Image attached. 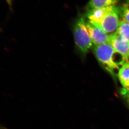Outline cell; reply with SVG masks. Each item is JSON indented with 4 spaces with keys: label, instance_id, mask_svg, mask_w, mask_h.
I'll use <instances>...</instances> for the list:
<instances>
[{
    "label": "cell",
    "instance_id": "obj_1",
    "mask_svg": "<svg viewBox=\"0 0 129 129\" xmlns=\"http://www.w3.org/2000/svg\"><path fill=\"white\" fill-rule=\"evenodd\" d=\"M93 50L96 58L104 68L113 76L115 72L124 64L115 59L117 53L109 43L94 45Z\"/></svg>",
    "mask_w": 129,
    "mask_h": 129
},
{
    "label": "cell",
    "instance_id": "obj_2",
    "mask_svg": "<svg viewBox=\"0 0 129 129\" xmlns=\"http://www.w3.org/2000/svg\"><path fill=\"white\" fill-rule=\"evenodd\" d=\"M73 36L76 45L83 55H86L93 46V42L83 17L78 19L73 27Z\"/></svg>",
    "mask_w": 129,
    "mask_h": 129
},
{
    "label": "cell",
    "instance_id": "obj_3",
    "mask_svg": "<svg viewBox=\"0 0 129 129\" xmlns=\"http://www.w3.org/2000/svg\"><path fill=\"white\" fill-rule=\"evenodd\" d=\"M119 9L116 6H108L104 17L100 24L97 26L102 28L108 35L115 33L119 25Z\"/></svg>",
    "mask_w": 129,
    "mask_h": 129
},
{
    "label": "cell",
    "instance_id": "obj_4",
    "mask_svg": "<svg viewBox=\"0 0 129 129\" xmlns=\"http://www.w3.org/2000/svg\"><path fill=\"white\" fill-rule=\"evenodd\" d=\"M109 43L117 53L122 56L127 62L129 61V41L116 32L110 35Z\"/></svg>",
    "mask_w": 129,
    "mask_h": 129
},
{
    "label": "cell",
    "instance_id": "obj_5",
    "mask_svg": "<svg viewBox=\"0 0 129 129\" xmlns=\"http://www.w3.org/2000/svg\"><path fill=\"white\" fill-rule=\"evenodd\" d=\"M86 23L90 36L94 45H99L109 43L110 35L89 20H87Z\"/></svg>",
    "mask_w": 129,
    "mask_h": 129
},
{
    "label": "cell",
    "instance_id": "obj_6",
    "mask_svg": "<svg viewBox=\"0 0 129 129\" xmlns=\"http://www.w3.org/2000/svg\"><path fill=\"white\" fill-rule=\"evenodd\" d=\"M118 78L124 88L129 89V61L122 66L118 72Z\"/></svg>",
    "mask_w": 129,
    "mask_h": 129
},
{
    "label": "cell",
    "instance_id": "obj_7",
    "mask_svg": "<svg viewBox=\"0 0 129 129\" xmlns=\"http://www.w3.org/2000/svg\"><path fill=\"white\" fill-rule=\"evenodd\" d=\"M119 0H89L87 5L88 10L114 6Z\"/></svg>",
    "mask_w": 129,
    "mask_h": 129
},
{
    "label": "cell",
    "instance_id": "obj_8",
    "mask_svg": "<svg viewBox=\"0 0 129 129\" xmlns=\"http://www.w3.org/2000/svg\"><path fill=\"white\" fill-rule=\"evenodd\" d=\"M117 33L123 38L129 42V23L124 20L119 21V25L117 29Z\"/></svg>",
    "mask_w": 129,
    "mask_h": 129
},
{
    "label": "cell",
    "instance_id": "obj_9",
    "mask_svg": "<svg viewBox=\"0 0 129 129\" xmlns=\"http://www.w3.org/2000/svg\"><path fill=\"white\" fill-rule=\"evenodd\" d=\"M119 11L122 19L129 23V1L122 6Z\"/></svg>",
    "mask_w": 129,
    "mask_h": 129
},
{
    "label": "cell",
    "instance_id": "obj_10",
    "mask_svg": "<svg viewBox=\"0 0 129 129\" xmlns=\"http://www.w3.org/2000/svg\"><path fill=\"white\" fill-rule=\"evenodd\" d=\"M120 93L129 105V89H126L123 88L121 90Z\"/></svg>",
    "mask_w": 129,
    "mask_h": 129
},
{
    "label": "cell",
    "instance_id": "obj_11",
    "mask_svg": "<svg viewBox=\"0 0 129 129\" xmlns=\"http://www.w3.org/2000/svg\"><path fill=\"white\" fill-rule=\"evenodd\" d=\"M6 1H7L8 3V4H11V0H6Z\"/></svg>",
    "mask_w": 129,
    "mask_h": 129
},
{
    "label": "cell",
    "instance_id": "obj_12",
    "mask_svg": "<svg viewBox=\"0 0 129 129\" xmlns=\"http://www.w3.org/2000/svg\"><path fill=\"white\" fill-rule=\"evenodd\" d=\"M1 129V126H0V129Z\"/></svg>",
    "mask_w": 129,
    "mask_h": 129
},
{
    "label": "cell",
    "instance_id": "obj_13",
    "mask_svg": "<svg viewBox=\"0 0 129 129\" xmlns=\"http://www.w3.org/2000/svg\"><path fill=\"white\" fill-rule=\"evenodd\" d=\"M127 1H129V0H127Z\"/></svg>",
    "mask_w": 129,
    "mask_h": 129
}]
</instances>
